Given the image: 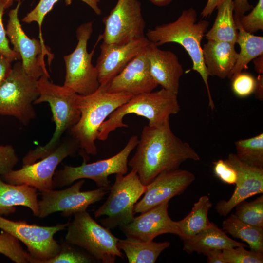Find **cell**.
Returning <instances> with one entry per match:
<instances>
[{"label": "cell", "instance_id": "1", "mask_svg": "<svg viewBox=\"0 0 263 263\" xmlns=\"http://www.w3.org/2000/svg\"><path fill=\"white\" fill-rule=\"evenodd\" d=\"M136 147L128 164L145 186L160 173L179 169L188 160H200L188 143L174 134L169 121L158 126H145Z\"/></svg>", "mask_w": 263, "mask_h": 263}, {"label": "cell", "instance_id": "2", "mask_svg": "<svg viewBox=\"0 0 263 263\" xmlns=\"http://www.w3.org/2000/svg\"><path fill=\"white\" fill-rule=\"evenodd\" d=\"M209 25V22L206 20L197 21V12L190 7L184 10L176 20L149 29L145 36L157 46L173 42L185 49L192 61V69L200 74L205 84L209 106L213 110L215 105L208 85L209 74L204 62L201 46V41Z\"/></svg>", "mask_w": 263, "mask_h": 263}, {"label": "cell", "instance_id": "3", "mask_svg": "<svg viewBox=\"0 0 263 263\" xmlns=\"http://www.w3.org/2000/svg\"><path fill=\"white\" fill-rule=\"evenodd\" d=\"M49 76L42 75L37 81L38 97L33 104L48 102L52 113L56 129L53 137L44 146L29 150L22 159L23 165L33 163L53 152L59 145L63 134L79 120L78 94L72 89L51 82Z\"/></svg>", "mask_w": 263, "mask_h": 263}, {"label": "cell", "instance_id": "4", "mask_svg": "<svg viewBox=\"0 0 263 263\" xmlns=\"http://www.w3.org/2000/svg\"><path fill=\"white\" fill-rule=\"evenodd\" d=\"M132 96L126 93L107 92L101 85L91 94H78L80 117L68 132L69 136L77 142L83 158L87 160V155H97L95 141L100 126L111 113Z\"/></svg>", "mask_w": 263, "mask_h": 263}, {"label": "cell", "instance_id": "5", "mask_svg": "<svg viewBox=\"0 0 263 263\" xmlns=\"http://www.w3.org/2000/svg\"><path fill=\"white\" fill-rule=\"evenodd\" d=\"M180 110L177 94L163 88L133 96L111 113L101 124L97 139L105 141L117 128L128 127L123 122L127 114L144 117L149 120V126L155 127L169 121L170 115L178 113Z\"/></svg>", "mask_w": 263, "mask_h": 263}, {"label": "cell", "instance_id": "6", "mask_svg": "<svg viewBox=\"0 0 263 263\" xmlns=\"http://www.w3.org/2000/svg\"><path fill=\"white\" fill-rule=\"evenodd\" d=\"M66 229L65 241L83 249L96 261L114 263L116 257L123 258L117 246L119 239L97 223L86 210L75 214Z\"/></svg>", "mask_w": 263, "mask_h": 263}, {"label": "cell", "instance_id": "7", "mask_svg": "<svg viewBox=\"0 0 263 263\" xmlns=\"http://www.w3.org/2000/svg\"><path fill=\"white\" fill-rule=\"evenodd\" d=\"M146 189L133 169L126 175L116 174L107 200L95 211L94 217L106 216L100 222L110 230L129 224L134 217V206Z\"/></svg>", "mask_w": 263, "mask_h": 263}, {"label": "cell", "instance_id": "8", "mask_svg": "<svg viewBox=\"0 0 263 263\" xmlns=\"http://www.w3.org/2000/svg\"><path fill=\"white\" fill-rule=\"evenodd\" d=\"M138 136H132L124 148L110 158L99 160L91 163L83 161L80 166L73 167L64 165L63 168L56 170L53 178V189L69 186L80 179L93 180L98 187L109 190L110 181L108 179L112 174L125 175L128 170V158L136 147Z\"/></svg>", "mask_w": 263, "mask_h": 263}, {"label": "cell", "instance_id": "9", "mask_svg": "<svg viewBox=\"0 0 263 263\" xmlns=\"http://www.w3.org/2000/svg\"><path fill=\"white\" fill-rule=\"evenodd\" d=\"M37 81L25 73L21 61L16 62L0 85V115L14 117L24 125L34 119L33 103L39 95Z\"/></svg>", "mask_w": 263, "mask_h": 263}, {"label": "cell", "instance_id": "10", "mask_svg": "<svg viewBox=\"0 0 263 263\" xmlns=\"http://www.w3.org/2000/svg\"><path fill=\"white\" fill-rule=\"evenodd\" d=\"M93 31L92 21L79 25L76 30L78 42L75 50L63 57L66 66L63 85L81 95L91 94L100 86L97 69L92 63L94 49L90 53L87 51Z\"/></svg>", "mask_w": 263, "mask_h": 263}, {"label": "cell", "instance_id": "11", "mask_svg": "<svg viewBox=\"0 0 263 263\" xmlns=\"http://www.w3.org/2000/svg\"><path fill=\"white\" fill-rule=\"evenodd\" d=\"M69 222L52 226L29 224L25 221H12L0 215V229L23 243L30 255V263H39L55 256L60 244L54 239L57 232L66 229Z\"/></svg>", "mask_w": 263, "mask_h": 263}, {"label": "cell", "instance_id": "12", "mask_svg": "<svg viewBox=\"0 0 263 263\" xmlns=\"http://www.w3.org/2000/svg\"><path fill=\"white\" fill-rule=\"evenodd\" d=\"M79 149L77 142L69 136L61 140L50 154L38 162L23 165L3 175L4 181L13 185H27L39 191L53 189V178L58 165L67 157H74Z\"/></svg>", "mask_w": 263, "mask_h": 263}, {"label": "cell", "instance_id": "13", "mask_svg": "<svg viewBox=\"0 0 263 263\" xmlns=\"http://www.w3.org/2000/svg\"><path fill=\"white\" fill-rule=\"evenodd\" d=\"M21 2L19 0L16 7L8 14L6 35L13 46V50L19 54L22 67L25 73L38 80L42 75L50 77L46 70L44 58L47 56L50 65L54 54L44 42L35 38H30L24 32L18 17Z\"/></svg>", "mask_w": 263, "mask_h": 263}, {"label": "cell", "instance_id": "14", "mask_svg": "<svg viewBox=\"0 0 263 263\" xmlns=\"http://www.w3.org/2000/svg\"><path fill=\"white\" fill-rule=\"evenodd\" d=\"M103 43L123 44L145 37L146 22L139 0H117L109 15L103 19Z\"/></svg>", "mask_w": 263, "mask_h": 263}, {"label": "cell", "instance_id": "15", "mask_svg": "<svg viewBox=\"0 0 263 263\" xmlns=\"http://www.w3.org/2000/svg\"><path fill=\"white\" fill-rule=\"evenodd\" d=\"M84 179H80L66 188L61 190L41 191V199L38 201V217L44 218L51 214L61 212V215L68 217L85 211L89 206L102 200L109 190L98 188L81 191Z\"/></svg>", "mask_w": 263, "mask_h": 263}, {"label": "cell", "instance_id": "16", "mask_svg": "<svg viewBox=\"0 0 263 263\" xmlns=\"http://www.w3.org/2000/svg\"><path fill=\"white\" fill-rule=\"evenodd\" d=\"M195 180L189 171L179 169L163 172L146 185L144 195L134 206V213L145 212L179 195Z\"/></svg>", "mask_w": 263, "mask_h": 263}, {"label": "cell", "instance_id": "17", "mask_svg": "<svg viewBox=\"0 0 263 263\" xmlns=\"http://www.w3.org/2000/svg\"><path fill=\"white\" fill-rule=\"evenodd\" d=\"M168 207L169 202L162 203L141 213L130 223L119 228L126 238L138 241H153L157 236L166 233L179 236L176 221L169 215Z\"/></svg>", "mask_w": 263, "mask_h": 263}, {"label": "cell", "instance_id": "18", "mask_svg": "<svg viewBox=\"0 0 263 263\" xmlns=\"http://www.w3.org/2000/svg\"><path fill=\"white\" fill-rule=\"evenodd\" d=\"M148 46L107 84L101 85L106 91L135 96L151 92L157 87L150 71Z\"/></svg>", "mask_w": 263, "mask_h": 263}, {"label": "cell", "instance_id": "19", "mask_svg": "<svg viewBox=\"0 0 263 263\" xmlns=\"http://www.w3.org/2000/svg\"><path fill=\"white\" fill-rule=\"evenodd\" d=\"M225 161L236 171L237 178L233 193L227 200H221L215 207L220 216H225L240 203L263 192V168L250 166L230 153Z\"/></svg>", "mask_w": 263, "mask_h": 263}, {"label": "cell", "instance_id": "20", "mask_svg": "<svg viewBox=\"0 0 263 263\" xmlns=\"http://www.w3.org/2000/svg\"><path fill=\"white\" fill-rule=\"evenodd\" d=\"M150 42L146 36L123 44L102 42L95 66L100 85H105L117 75Z\"/></svg>", "mask_w": 263, "mask_h": 263}, {"label": "cell", "instance_id": "21", "mask_svg": "<svg viewBox=\"0 0 263 263\" xmlns=\"http://www.w3.org/2000/svg\"><path fill=\"white\" fill-rule=\"evenodd\" d=\"M150 73L162 88L178 95L180 80L184 73L177 55L163 50L150 42L147 47Z\"/></svg>", "mask_w": 263, "mask_h": 263}, {"label": "cell", "instance_id": "22", "mask_svg": "<svg viewBox=\"0 0 263 263\" xmlns=\"http://www.w3.org/2000/svg\"><path fill=\"white\" fill-rule=\"evenodd\" d=\"M231 43L207 40L202 47L204 62L209 75L230 78L238 53Z\"/></svg>", "mask_w": 263, "mask_h": 263}, {"label": "cell", "instance_id": "23", "mask_svg": "<svg viewBox=\"0 0 263 263\" xmlns=\"http://www.w3.org/2000/svg\"><path fill=\"white\" fill-rule=\"evenodd\" d=\"M37 189L27 185H13L0 177V215L8 216L16 211V207L29 208L34 216L38 215Z\"/></svg>", "mask_w": 263, "mask_h": 263}, {"label": "cell", "instance_id": "24", "mask_svg": "<svg viewBox=\"0 0 263 263\" xmlns=\"http://www.w3.org/2000/svg\"><path fill=\"white\" fill-rule=\"evenodd\" d=\"M183 241V250L189 254L196 252L204 255L207 251L213 249L223 250L238 246H247L244 243L231 239L212 222L203 230Z\"/></svg>", "mask_w": 263, "mask_h": 263}, {"label": "cell", "instance_id": "25", "mask_svg": "<svg viewBox=\"0 0 263 263\" xmlns=\"http://www.w3.org/2000/svg\"><path fill=\"white\" fill-rule=\"evenodd\" d=\"M216 9V17L212 27L206 33V38L235 44L238 31L234 19L233 0H224Z\"/></svg>", "mask_w": 263, "mask_h": 263}, {"label": "cell", "instance_id": "26", "mask_svg": "<svg viewBox=\"0 0 263 263\" xmlns=\"http://www.w3.org/2000/svg\"><path fill=\"white\" fill-rule=\"evenodd\" d=\"M170 244L169 241L142 242L127 238L119 239L117 243V247L124 251L129 263H154Z\"/></svg>", "mask_w": 263, "mask_h": 263}, {"label": "cell", "instance_id": "27", "mask_svg": "<svg viewBox=\"0 0 263 263\" xmlns=\"http://www.w3.org/2000/svg\"><path fill=\"white\" fill-rule=\"evenodd\" d=\"M234 19L238 31L236 43L239 44L240 51L231 77L247 69L250 61L263 54V37L246 32L241 26L239 17L234 15Z\"/></svg>", "mask_w": 263, "mask_h": 263}, {"label": "cell", "instance_id": "28", "mask_svg": "<svg viewBox=\"0 0 263 263\" xmlns=\"http://www.w3.org/2000/svg\"><path fill=\"white\" fill-rule=\"evenodd\" d=\"M212 204L209 198L204 195L193 204L190 213L183 219L176 221L180 232V238L183 240L191 237L207 227L211 223L208 213Z\"/></svg>", "mask_w": 263, "mask_h": 263}, {"label": "cell", "instance_id": "29", "mask_svg": "<svg viewBox=\"0 0 263 263\" xmlns=\"http://www.w3.org/2000/svg\"><path fill=\"white\" fill-rule=\"evenodd\" d=\"M223 229L234 238L247 243L251 250L263 253V228L251 225L231 214L222 223Z\"/></svg>", "mask_w": 263, "mask_h": 263}, {"label": "cell", "instance_id": "30", "mask_svg": "<svg viewBox=\"0 0 263 263\" xmlns=\"http://www.w3.org/2000/svg\"><path fill=\"white\" fill-rule=\"evenodd\" d=\"M236 155L244 163L263 168V133L254 137L240 139L235 143Z\"/></svg>", "mask_w": 263, "mask_h": 263}, {"label": "cell", "instance_id": "31", "mask_svg": "<svg viewBox=\"0 0 263 263\" xmlns=\"http://www.w3.org/2000/svg\"><path fill=\"white\" fill-rule=\"evenodd\" d=\"M59 0H40L36 6L25 17L22 21L26 23L36 22L39 28V39L44 42L42 38L41 27L43 19L46 14L53 8L54 5ZM90 6L96 15L101 14V10L98 6L100 0H80ZM72 0H65L66 5H70Z\"/></svg>", "mask_w": 263, "mask_h": 263}, {"label": "cell", "instance_id": "32", "mask_svg": "<svg viewBox=\"0 0 263 263\" xmlns=\"http://www.w3.org/2000/svg\"><path fill=\"white\" fill-rule=\"evenodd\" d=\"M236 207L235 216L241 221L252 226L263 228V195L250 202L244 201Z\"/></svg>", "mask_w": 263, "mask_h": 263}, {"label": "cell", "instance_id": "33", "mask_svg": "<svg viewBox=\"0 0 263 263\" xmlns=\"http://www.w3.org/2000/svg\"><path fill=\"white\" fill-rule=\"evenodd\" d=\"M60 246V251L57 255L39 263H91L97 261L86 251L77 249L75 245L65 241Z\"/></svg>", "mask_w": 263, "mask_h": 263}, {"label": "cell", "instance_id": "34", "mask_svg": "<svg viewBox=\"0 0 263 263\" xmlns=\"http://www.w3.org/2000/svg\"><path fill=\"white\" fill-rule=\"evenodd\" d=\"M0 254L16 263H29L31 257L17 239L4 231L0 233Z\"/></svg>", "mask_w": 263, "mask_h": 263}, {"label": "cell", "instance_id": "35", "mask_svg": "<svg viewBox=\"0 0 263 263\" xmlns=\"http://www.w3.org/2000/svg\"><path fill=\"white\" fill-rule=\"evenodd\" d=\"M222 255L225 263H263V253L247 250L243 246L223 249Z\"/></svg>", "mask_w": 263, "mask_h": 263}, {"label": "cell", "instance_id": "36", "mask_svg": "<svg viewBox=\"0 0 263 263\" xmlns=\"http://www.w3.org/2000/svg\"><path fill=\"white\" fill-rule=\"evenodd\" d=\"M241 26L246 32L252 34L263 30V0H258L256 5L247 15L239 17Z\"/></svg>", "mask_w": 263, "mask_h": 263}, {"label": "cell", "instance_id": "37", "mask_svg": "<svg viewBox=\"0 0 263 263\" xmlns=\"http://www.w3.org/2000/svg\"><path fill=\"white\" fill-rule=\"evenodd\" d=\"M230 78L232 90L237 96L244 98L254 93L256 78L250 74L241 72Z\"/></svg>", "mask_w": 263, "mask_h": 263}, {"label": "cell", "instance_id": "38", "mask_svg": "<svg viewBox=\"0 0 263 263\" xmlns=\"http://www.w3.org/2000/svg\"><path fill=\"white\" fill-rule=\"evenodd\" d=\"M18 161V156L12 146L0 145V176L12 171Z\"/></svg>", "mask_w": 263, "mask_h": 263}, {"label": "cell", "instance_id": "39", "mask_svg": "<svg viewBox=\"0 0 263 263\" xmlns=\"http://www.w3.org/2000/svg\"><path fill=\"white\" fill-rule=\"evenodd\" d=\"M214 173L225 183L235 185L237 174L235 169L225 160L219 159L214 163Z\"/></svg>", "mask_w": 263, "mask_h": 263}, {"label": "cell", "instance_id": "40", "mask_svg": "<svg viewBox=\"0 0 263 263\" xmlns=\"http://www.w3.org/2000/svg\"><path fill=\"white\" fill-rule=\"evenodd\" d=\"M5 9L4 5L0 2V53L6 56L11 62L21 59L19 54L11 49L6 35L3 21L2 17Z\"/></svg>", "mask_w": 263, "mask_h": 263}, {"label": "cell", "instance_id": "41", "mask_svg": "<svg viewBox=\"0 0 263 263\" xmlns=\"http://www.w3.org/2000/svg\"><path fill=\"white\" fill-rule=\"evenodd\" d=\"M12 62L0 53V85L8 76L12 70Z\"/></svg>", "mask_w": 263, "mask_h": 263}, {"label": "cell", "instance_id": "42", "mask_svg": "<svg viewBox=\"0 0 263 263\" xmlns=\"http://www.w3.org/2000/svg\"><path fill=\"white\" fill-rule=\"evenodd\" d=\"M234 15L240 17L251 10L253 6L248 0H234Z\"/></svg>", "mask_w": 263, "mask_h": 263}, {"label": "cell", "instance_id": "43", "mask_svg": "<svg viewBox=\"0 0 263 263\" xmlns=\"http://www.w3.org/2000/svg\"><path fill=\"white\" fill-rule=\"evenodd\" d=\"M225 0H207L206 4L201 12L202 17L210 16L213 11Z\"/></svg>", "mask_w": 263, "mask_h": 263}, {"label": "cell", "instance_id": "44", "mask_svg": "<svg viewBox=\"0 0 263 263\" xmlns=\"http://www.w3.org/2000/svg\"><path fill=\"white\" fill-rule=\"evenodd\" d=\"M207 258V262L209 263H225L224 260L222 250L213 249L207 251L205 254Z\"/></svg>", "mask_w": 263, "mask_h": 263}, {"label": "cell", "instance_id": "45", "mask_svg": "<svg viewBox=\"0 0 263 263\" xmlns=\"http://www.w3.org/2000/svg\"><path fill=\"white\" fill-rule=\"evenodd\" d=\"M256 99L263 100V75H259L256 78V85L253 93Z\"/></svg>", "mask_w": 263, "mask_h": 263}, {"label": "cell", "instance_id": "46", "mask_svg": "<svg viewBox=\"0 0 263 263\" xmlns=\"http://www.w3.org/2000/svg\"><path fill=\"white\" fill-rule=\"evenodd\" d=\"M255 69L259 75L263 74V54L258 56L253 60Z\"/></svg>", "mask_w": 263, "mask_h": 263}, {"label": "cell", "instance_id": "47", "mask_svg": "<svg viewBox=\"0 0 263 263\" xmlns=\"http://www.w3.org/2000/svg\"><path fill=\"white\" fill-rule=\"evenodd\" d=\"M149 1L156 6L163 7L170 4L172 0H149Z\"/></svg>", "mask_w": 263, "mask_h": 263}, {"label": "cell", "instance_id": "48", "mask_svg": "<svg viewBox=\"0 0 263 263\" xmlns=\"http://www.w3.org/2000/svg\"><path fill=\"white\" fill-rule=\"evenodd\" d=\"M14 0H0V2L4 5L5 9L10 7Z\"/></svg>", "mask_w": 263, "mask_h": 263}]
</instances>
